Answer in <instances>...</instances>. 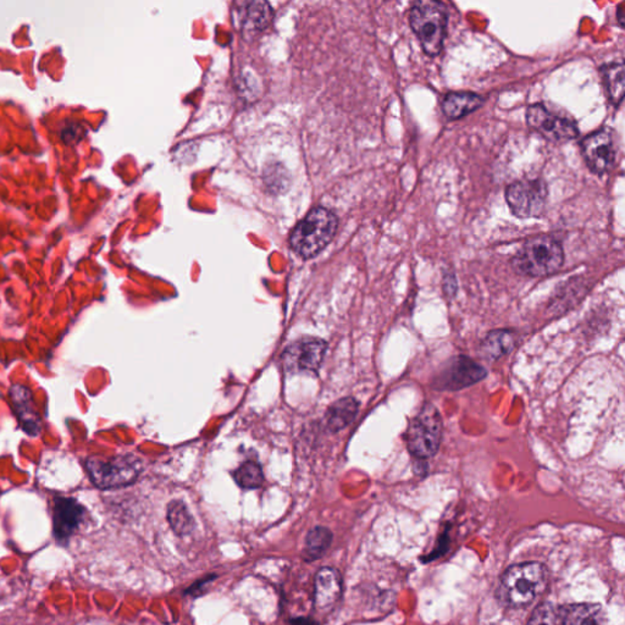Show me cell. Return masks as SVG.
<instances>
[{
  "mask_svg": "<svg viewBox=\"0 0 625 625\" xmlns=\"http://www.w3.org/2000/svg\"><path fill=\"white\" fill-rule=\"evenodd\" d=\"M10 400L22 430L28 435L36 436L41 428V418H39L34 396L31 391L25 386L15 385L10 390Z\"/></svg>",
  "mask_w": 625,
  "mask_h": 625,
  "instance_id": "cell-13",
  "label": "cell"
},
{
  "mask_svg": "<svg viewBox=\"0 0 625 625\" xmlns=\"http://www.w3.org/2000/svg\"><path fill=\"white\" fill-rule=\"evenodd\" d=\"M234 480L243 488H258L264 481L263 469L256 462H247L233 474Z\"/></svg>",
  "mask_w": 625,
  "mask_h": 625,
  "instance_id": "cell-23",
  "label": "cell"
},
{
  "mask_svg": "<svg viewBox=\"0 0 625 625\" xmlns=\"http://www.w3.org/2000/svg\"><path fill=\"white\" fill-rule=\"evenodd\" d=\"M581 146L586 165L591 172L602 176L613 169L617 159V146L610 129H601L591 133L582 139Z\"/></svg>",
  "mask_w": 625,
  "mask_h": 625,
  "instance_id": "cell-9",
  "label": "cell"
},
{
  "mask_svg": "<svg viewBox=\"0 0 625 625\" xmlns=\"http://www.w3.org/2000/svg\"><path fill=\"white\" fill-rule=\"evenodd\" d=\"M517 346L516 331L498 328L488 332L479 346L481 356L488 360H497L507 356Z\"/></svg>",
  "mask_w": 625,
  "mask_h": 625,
  "instance_id": "cell-15",
  "label": "cell"
},
{
  "mask_svg": "<svg viewBox=\"0 0 625 625\" xmlns=\"http://www.w3.org/2000/svg\"><path fill=\"white\" fill-rule=\"evenodd\" d=\"M565 250L550 234H539L526 241L512 258V268L519 275L545 278L562 268Z\"/></svg>",
  "mask_w": 625,
  "mask_h": 625,
  "instance_id": "cell-1",
  "label": "cell"
},
{
  "mask_svg": "<svg viewBox=\"0 0 625 625\" xmlns=\"http://www.w3.org/2000/svg\"><path fill=\"white\" fill-rule=\"evenodd\" d=\"M545 566L537 562L510 566L501 579L498 596L510 607H526L546 589Z\"/></svg>",
  "mask_w": 625,
  "mask_h": 625,
  "instance_id": "cell-3",
  "label": "cell"
},
{
  "mask_svg": "<svg viewBox=\"0 0 625 625\" xmlns=\"http://www.w3.org/2000/svg\"><path fill=\"white\" fill-rule=\"evenodd\" d=\"M624 70L623 61L607 64L601 68L608 98H610V102L614 107H618L623 102L625 90Z\"/></svg>",
  "mask_w": 625,
  "mask_h": 625,
  "instance_id": "cell-19",
  "label": "cell"
},
{
  "mask_svg": "<svg viewBox=\"0 0 625 625\" xmlns=\"http://www.w3.org/2000/svg\"><path fill=\"white\" fill-rule=\"evenodd\" d=\"M360 403L353 397L338 400L327 413L328 428L331 432L341 431L350 425L358 415Z\"/></svg>",
  "mask_w": 625,
  "mask_h": 625,
  "instance_id": "cell-17",
  "label": "cell"
},
{
  "mask_svg": "<svg viewBox=\"0 0 625 625\" xmlns=\"http://www.w3.org/2000/svg\"><path fill=\"white\" fill-rule=\"evenodd\" d=\"M527 625H565V610L552 604H542L534 611Z\"/></svg>",
  "mask_w": 625,
  "mask_h": 625,
  "instance_id": "cell-24",
  "label": "cell"
},
{
  "mask_svg": "<svg viewBox=\"0 0 625 625\" xmlns=\"http://www.w3.org/2000/svg\"><path fill=\"white\" fill-rule=\"evenodd\" d=\"M506 201L519 219L542 217L546 210L547 186L542 178L513 182L507 187Z\"/></svg>",
  "mask_w": 625,
  "mask_h": 625,
  "instance_id": "cell-7",
  "label": "cell"
},
{
  "mask_svg": "<svg viewBox=\"0 0 625 625\" xmlns=\"http://www.w3.org/2000/svg\"><path fill=\"white\" fill-rule=\"evenodd\" d=\"M409 25L426 55L436 57L441 53L448 25V9L445 3L436 0L413 3L409 10Z\"/></svg>",
  "mask_w": 625,
  "mask_h": 625,
  "instance_id": "cell-4",
  "label": "cell"
},
{
  "mask_svg": "<svg viewBox=\"0 0 625 625\" xmlns=\"http://www.w3.org/2000/svg\"><path fill=\"white\" fill-rule=\"evenodd\" d=\"M341 576L334 568H321L315 576L314 600L320 610L331 607L340 597Z\"/></svg>",
  "mask_w": 625,
  "mask_h": 625,
  "instance_id": "cell-14",
  "label": "cell"
},
{
  "mask_svg": "<svg viewBox=\"0 0 625 625\" xmlns=\"http://www.w3.org/2000/svg\"><path fill=\"white\" fill-rule=\"evenodd\" d=\"M338 220L327 208H312L293 229L289 244L302 258L309 259L320 253L336 234Z\"/></svg>",
  "mask_w": 625,
  "mask_h": 625,
  "instance_id": "cell-2",
  "label": "cell"
},
{
  "mask_svg": "<svg viewBox=\"0 0 625 625\" xmlns=\"http://www.w3.org/2000/svg\"><path fill=\"white\" fill-rule=\"evenodd\" d=\"M332 542V534L328 527L317 526L311 530L305 539L303 556L307 561L321 558Z\"/></svg>",
  "mask_w": 625,
  "mask_h": 625,
  "instance_id": "cell-21",
  "label": "cell"
},
{
  "mask_svg": "<svg viewBox=\"0 0 625 625\" xmlns=\"http://www.w3.org/2000/svg\"><path fill=\"white\" fill-rule=\"evenodd\" d=\"M530 129L552 142H566L579 136L576 123L568 117L556 115L542 104H533L526 109Z\"/></svg>",
  "mask_w": 625,
  "mask_h": 625,
  "instance_id": "cell-8",
  "label": "cell"
},
{
  "mask_svg": "<svg viewBox=\"0 0 625 625\" xmlns=\"http://www.w3.org/2000/svg\"><path fill=\"white\" fill-rule=\"evenodd\" d=\"M168 520L178 535L185 536L194 529V517L182 501H172L168 508Z\"/></svg>",
  "mask_w": 625,
  "mask_h": 625,
  "instance_id": "cell-22",
  "label": "cell"
},
{
  "mask_svg": "<svg viewBox=\"0 0 625 625\" xmlns=\"http://www.w3.org/2000/svg\"><path fill=\"white\" fill-rule=\"evenodd\" d=\"M327 347L325 341L319 338H302L283 352V367L292 373H297V371L318 373L324 360Z\"/></svg>",
  "mask_w": 625,
  "mask_h": 625,
  "instance_id": "cell-11",
  "label": "cell"
},
{
  "mask_svg": "<svg viewBox=\"0 0 625 625\" xmlns=\"http://www.w3.org/2000/svg\"><path fill=\"white\" fill-rule=\"evenodd\" d=\"M605 624V613L600 605H573L565 610V625Z\"/></svg>",
  "mask_w": 625,
  "mask_h": 625,
  "instance_id": "cell-18",
  "label": "cell"
},
{
  "mask_svg": "<svg viewBox=\"0 0 625 625\" xmlns=\"http://www.w3.org/2000/svg\"><path fill=\"white\" fill-rule=\"evenodd\" d=\"M487 370L465 356L455 357L436 377L432 387L439 391H458L484 380Z\"/></svg>",
  "mask_w": 625,
  "mask_h": 625,
  "instance_id": "cell-10",
  "label": "cell"
},
{
  "mask_svg": "<svg viewBox=\"0 0 625 625\" xmlns=\"http://www.w3.org/2000/svg\"><path fill=\"white\" fill-rule=\"evenodd\" d=\"M442 418L438 408L426 403L422 410L410 420L407 430V447L410 454L419 459L434 457L442 441Z\"/></svg>",
  "mask_w": 625,
  "mask_h": 625,
  "instance_id": "cell-6",
  "label": "cell"
},
{
  "mask_svg": "<svg viewBox=\"0 0 625 625\" xmlns=\"http://www.w3.org/2000/svg\"><path fill=\"white\" fill-rule=\"evenodd\" d=\"M86 468L91 481L102 490L127 487L135 483L141 473V462L132 455L100 457L92 455L87 459Z\"/></svg>",
  "mask_w": 625,
  "mask_h": 625,
  "instance_id": "cell-5",
  "label": "cell"
},
{
  "mask_svg": "<svg viewBox=\"0 0 625 625\" xmlns=\"http://www.w3.org/2000/svg\"><path fill=\"white\" fill-rule=\"evenodd\" d=\"M86 510L71 497H57L53 502L54 535L58 542H67L83 523Z\"/></svg>",
  "mask_w": 625,
  "mask_h": 625,
  "instance_id": "cell-12",
  "label": "cell"
},
{
  "mask_svg": "<svg viewBox=\"0 0 625 625\" xmlns=\"http://www.w3.org/2000/svg\"><path fill=\"white\" fill-rule=\"evenodd\" d=\"M484 102V98L474 92H449L442 100V112L448 119H462L478 110Z\"/></svg>",
  "mask_w": 625,
  "mask_h": 625,
  "instance_id": "cell-16",
  "label": "cell"
},
{
  "mask_svg": "<svg viewBox=\"0 0 625 625\" xmlns=\"http://www.w3.org/2000/svg\"><path fill=\"white\" fill-rule=\"evenodd\" d=\"M273 19V9L266 2H249L242 9L243 28L249 31H262L268 28Z\"/></svg>",
  "mask_w": 625,
  "mask_h": 625,
  "instance_id": "cell-20",
  "label": "cell"
},
{
  "mask_svg": "<svg viewBox=\"0 0 625 625\" xmlns=\"http://www.w3.org/2000/svg\"><path fill=\"white\" fill-rule=\"evenodd\" d=\"M291 625H317L315 621H312V620H309V618H296V620H293L291 621Z\"/></svg>",
  "mask_w": 625,
  "mask_h": 625,
  "instance_id": "cell-26",
  "label": "cell"
},
{
  "mask_svg": "<svg viewBox=\"0 0 625 625\" xmlns=\"http://www.w3.org/2000/svg\"><path fill=\"white\" fill-rule=\"evenodd\" d=\"M624 4H621L618 6L617 9V19H618V24H620L621 28H624V22H625V10Z\"/></svg>",
  "mask_w": 625,
  "mask_h": 625,
  "instance_id": "cell-25",
  "label": "cell"
}]
</instances>
